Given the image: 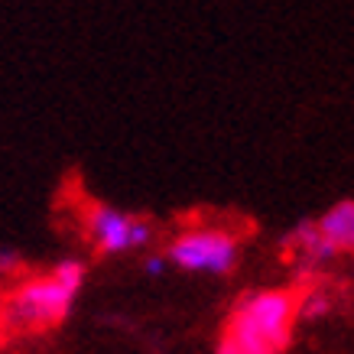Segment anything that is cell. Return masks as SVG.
<instances>
[{
    "label": "cell",
    "mask_w": 354,
    "mask_h": 354,
    "mask_svg": "<svg viewBox=\"0 0 354 354\" xmlns=\"http://www.w3.org/2000/svg\"><path fill=\"white\" fill-rule=\"evenodd\" d=\"M296 312L290 292H254L234 309L221 342L241 354H279L290 342Z\"/></svg>",
    "instance_id": "1"
},
{
    "label": "cell",
    "mask_w": 354,
    "mask_h": 354,
    "mask_svg": "<svg viewBox=\"0 0 354 354\" xmlns=\"http://www.w3.org/2000/svg\"><path fill=\"white\" fill-rule=\"evenodd\" d=\"M82 279H85V267L78 260H62L49 277L26 283L7 302V312H3L7 325H13V328H49V325L62 322Z\"/></svg>",
    "instance_id": "2"
},
{
    "label": "cell",
    "mask_w": 354,
    "mask_h": 354,
    "mask_svg": "<svg viewBox=\"0 0 354 354\" xmlns=\"http://www.w3.org/2000/svg\"><path fill=\"white\" fill-rule=\"evenodd\" d=\"M169 260L183 270L198 273H227L237 260L234 237L225 231H189L179 241H172Z\"/></svg>",
    "instance_id": "3"
},
{
    "label": "cell",
    "mask_w": 354,
    "mask_h": 354,
    "mask_svg": "<svg viewBox=\"0 0 354 354\" xmlns=\"http://www.w3.org/2000/svg\"><path fill=\"white\" fill-rule=\"evenodd\" d=\"M88 237L95 241L97 250L120 254V250L143 247L153 237V231L140 218H130L124 212H118V208H108V205H95L88 212Z\"/></svg>",
    "instance_id": "4"
},
{
    "label": "cell",
    "mask_w": 354,
    "mask_h": 354,
    "mask_svg": "<svg viewBox=\"0 0 354 354\" xmlns=\"http://www.w3.org/2000/svg\"><path fill=\"white\" fill-rule=\"evenodd\" d=\"M315 225L325 234V241H332L338 250H351L354 247V202H338Z\"/></svg>",
    "instance_id": "5"
},
{
    "label": "cell",
    "mask_w": 354,
    "mask_h": 354,
    "mask_svg": "<svg viewBox=\"0 0 354 354\" xmlns=\"http://www.w3.org/2000/svg\"><path fill=\"white\" fill-rule=\"evenodd\" d=\"M296 244L302 247V254L312 260H328L338 250V247L332 244V241H325V234L319 231V225L315 221H306V225L296 227Z\"/></svg>",
    "instance_id": "6"
},
{
    "label": "cell",
    "mask_w": 354,
    "mask_h": 354,
    "mask_svg": "<svg viewBox=\"0 0 354 354\" xmlns=\"http://www.w3.org/2000/svg\"><path fill=\"white\" fill-rule=\"evenodd\" d=\"M162 267H166V260H162V257H150V260H147V273H162Z\"/></svg>",
    "instance_id": "7"
},
{
    "label": "cell",
    "mask_w": 354,
    "mask_h": 354,
    "mask_svg": "<svg viewBox=\"0 0 354 354\" xmlns=\"http://www.w3.org/2000/svg\"><path fill=\"white\" fill-rule=\"evenodd\" d=\"M218 354H241V351H237V348H231V344H227V342H221V348H218Z\"/></svg>",
    "instance_id": "8"
},
{
    "label": "cell",
    "mask_w": 354,
    "mask_h": 354,
    "mask_svg": "<svg viewBox=\"0 0 354 354\" xmlns=\"http://www.w3.org/2000/svg\"><path fill=\"white\" fill-rule=\"evenodd\" d=\"M13 260H10V254H0V267H10Z\"/></svg>",
    "instance_id": "9"
}]
</instances>
